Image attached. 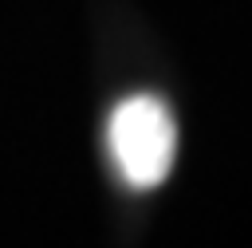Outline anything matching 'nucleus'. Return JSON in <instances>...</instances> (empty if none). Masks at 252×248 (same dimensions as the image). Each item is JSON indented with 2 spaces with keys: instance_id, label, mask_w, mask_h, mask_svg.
I'll use <instances>...</instances> for the list:
<instances>
[{
  "instance_id": "nucleus-1",
  "label": "nucleus",
  "mask_w": 252,
  "mask_h": 248,
  "mask_svg": "<svg viewBox=\"0 0 252 248\" xmlns=\"http://www.w3.org/2000/svg\"><path fill=\"white\" fill-rule=\"evenodd\" d=\"M110 154L122 169V177L138 189H154L169 177L173 169V150H177V130L165 110V102L138 94L114 106L110 114Z\"/></svg>"
}]
</instances>
